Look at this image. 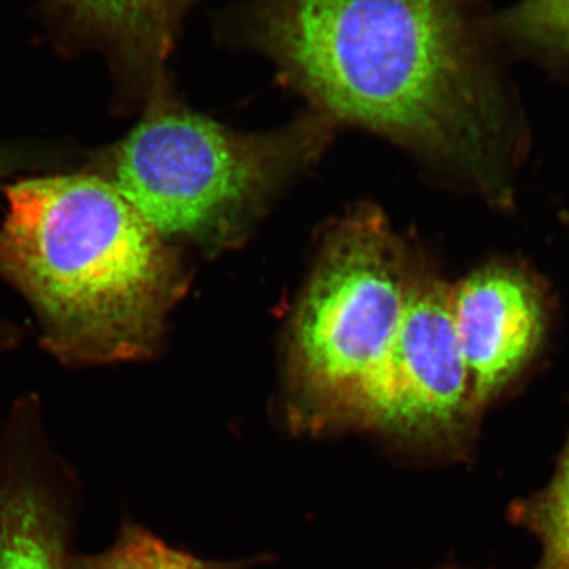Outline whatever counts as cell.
<instances>
[{
	"label": "cell",
	"mask_w": 569,
	"mask_h": 569,
	"mask_svg": "<svg viewBox=\"0 0 569 569\" xmlns=\"http://www.w3.org/2000/svg\"><path fill=\"white\" fill-rule=\"evenodd\" d=\"M20 337L21 332L17 326L0 323V348L13 347Z\"/></svg>",
	"instance_id": "4fadbf2b"
},
{
	"label": "cell",
	"mask_w": 569,
	"mask_h": 569,
	"mask_svg": "<svg viewBox=\"0 0 569 569\" xmlns=\"http://www.w3.org/2000/svg\"><path fill=\"white\" fill-rule=\"evenodd\" d=\"M3 190L0 279L32 307L41 347L67 367L159 353L189 287L179 246L84 168Z\"/></svg>",
	"instance_id": "7a4b0ae2"
},
{
	"label": "cell",
	"mask_w": 569,
	"mask_h": 569,
	"mask_svg": "<svg viewBox=\"0 0 569 569\" xmlns=\"http://www.w3.org/2000/svg\"><path fill=\"white\" fill-rule=\"evenodd\" d=\"M507 26L527 43L569 52V0H523L509 13Z\"/></svg>",
	"instance_id": "8fae6325"
},
{
	"label": "cell",
	"mask_w": 569,
	"mask_h": 569,
	"mask_svg": "<svg viewBox=\"0 0 569 569\" xmlns=\"http://www.w3.org/2000/svg\"><path fill=\"white\" fill-rule=\"evenodd\" d=\"M74 32L97 44L130 88L144 96L164 80L174 29L167 0H52Z\"/></svg>",
	"instance_id": "52a82bcc"
},
{
	"label": "cell",
	"mask_w": 569,
	"mask_h": 569,
	"mask_svg": "<svg viewBox=\"0 0 569 569\" xmlns=\"http://www.w3.org/2000/svg\"><path fill=\"white\" fill-rule=\"evenodd\" d=\"M452 310L481 417L541 353L549 331L548 291L527 266L498 260L452 287Z\"/></svg>",
	"instance_id": "8992f818"
},
{
	"label": "cell",
	"mask_w": 569,
	"mask_h": 569,
	"mask_svg": "<svg viewBox=\"0 0 569 569\" xmlns=\"http://www.w3.org/2000/svg\"><path fill=\"white\" fill-rule=\"evenodd\" d=\"M51 156L36 149L18 148V146H0V182L22 171L37 170L50 163Z\"/></svg>",
	"instance_id": "7c38bea8"
},
{
	"label": "cell",
	"mask_w": 569,
	"mask_h": 569,
	"mask_svg": "<svg viewBox=\"0 0 569 569\" xmlns=\"http://www.w3.org/2000/svg\"><path fill=\"white\" fill-rule=\"evenodd\" d=\"M193 0H167L168 18H170L171 26L173 29L178 24L179 18L182 17L183 11L189 9L190 3Z\"/></svg>",
	"instance_id": "5bb4252c"
},
{
	"label": "cell",
	"mask_w": 569,
	"mask_h": 569,
	"mask_svg": "<svg viewBox=\"0 0 569 569\" xmlns=\"http://www.w3.org/2000/svg\"><path fill=\"white\" fill-rule=\"evenodd\" d=\"M332 127L316 111L272 132H236L179 102L163 80L134 129L84 170L167 241L220 253L241 244L279 190L316 162Z\"/></svg>",
	"instance_id": "3957f363"
},
{
	"label": "cell",
	"mask_w": 569,
	"mask_h": 569,
	"mask_svg": "<svg viewBox=\"0 0 569 569\" xmlns=\"http://www.w3.org/2000/svg\"><path fill=\"white\" fill-rule=\"evenodd\" d=\"M258 40L320 114L443 164L496 208L512 203L522 141L455 0H269Z\"/></svg>",
	"instance_id": "6da1fadb"
},
{
	"label": "cell",
	"mask_w": 569,
	"mask_h": 569,
	"mask_svg": "<svg viewBox=\"0 0 569 569\" xmlns=\"http://www.w3.org/2000/svg\"><path fill=\"white\" fill-rule=\"evenodd\" d=\"M509 519L539 539L542 553L535 569H569V436L549 485L516 501Z\"/></svg>",
	"instance_id": "9c48e42d"
},
{
	"label": "cell",
	"mask_w": 569,
	"mask_h": 569,
	"mask_svg": "<svg viewBox=\"0 0 569 569\" xmlns=\"http://www.w3.org/2000/svg\"><path fill=\"white\" fill-rule=\"evenodd\" d=\"M241 561L198 559L171 548L140 526H126L110 549L97 556L74 557L69 569H242Z\"/></svg>",
	"instance_id": "30bf717a"
},
{
	"label": "cell",
	"mask_w": 569,
	"mask_h": 569,
	"mask_svg": "<svg viewBox=\"0 0 569 569\" xmlns=\"http://www.w3.org/2000/svg\"><path fill=\"white\" fill-rule=\"evenodd\" d=\"M66 509L39 471L0 477V569H69Z\"/></svg>",
	"instance_id": "ba28073f"
},
{
	"label": "cell",
	"mask_w": 569,
	"mask_h": 569,
	"mask_svg": "<svg viewBox=\"0 0 569 569\" xmlns=\"http://www.w3.org/2000/svg\"><path fill=\"white\" fill-rule=\"evenodd\" d=\"M479 418L456 331L452 287L425 264L392 351L378 429L438 455L463 456Z\"/></svg>",
	"instance_id": "5b68a950"
},
{
	"label": "cell",
	"mask_w": 569,
	"mask_h": 569,
	"mask_svg": "<svg viewBox=\"0 0 569 569\" xmlns=\"http://www.w3.org/2000/svg\"><path fill=\"white\" fill-rule=\"evenodd\" d=\"M422 266L377 208L361 206L328 231L288 340L291 387L310 421L378 429Z\"/></svg>",
	"instance_id": "277c9868"
}]
</instances>
